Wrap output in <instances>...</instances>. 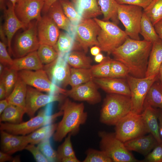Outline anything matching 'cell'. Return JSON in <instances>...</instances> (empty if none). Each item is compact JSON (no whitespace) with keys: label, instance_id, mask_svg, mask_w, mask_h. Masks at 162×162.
I'll list each match as a JSON object with an SVG mask.
<instances>
[{"label":"cell","instance_id":"cell-1","mask_svg":"<svg viewBox=\"0 0 162 162\" xmlns=\"http://www.w3.org/2000/svg\"><path fill=\"white\" fill-rule=\"evenodd\" d=\"M152 43L144 40H136L128 37L112 53L115 59L123 64L129 74L134 77L146 76Z\"/></svg>","mask_w":162,"mask_h":162},{"label":"cell","instance_id":"cell-2","mask_svg":"<svg viewBox=\"0 0 162 162\" xmlns=\"http://www.w3.org/2000/svg\"><path fill=\"white\" fill-rule=\"evenodd\" d=\"M83 103H76L66 98L61 107L63 111L62 118L57 124L53 136L54 141L60 142L68 134H76L80 126L84 124L88 115L84 110Z\"/></svg>","mask_w":162,"mask_h":162},{"label":"cell","instance_id":"cell-3","mask_svg":"<svg viewBox=\"0 0 162 162\" xmlns=\"http://www.w3.org/2000/svg\"><path fill=\"white\" fill-rule=\"evenodd\" d=\"M132 104L130 97L109 94L104 99L101 109L100 122L107 125H115L131 112Z\"/></svg>","mask_w":162,"mask_h":162},{"label":"cell","instance_id":"cell-4","mask_svg":"<svg viewBox=\"0 0 162 162\" xmlns=\"http://www.w3.org/2000/svg\"><path fill=\"white\" fill-rule=\"evenodd\" d=\"M94 19L101 28L97 37L99 46L101 51L108 54H111L129 37L125 31L113 22L101 20L96 18Z\"/></svg>","mask_w":162,"mask_h":162},{"label":"cell","instance_id":"cell-5","mask_svg":"<svg viewBox=\"0 0 162 162\" xmlns=\"http://www.w3.org/2000/svg\"><path fill=\"white\" fill-rule=\"evenodd\" d=\"M47 112V110H41L36 116L27 121L18 124L0 122V130L15 135H26L42 127L52 124L56 118L63 113L61 110L54 114L48 115Z\"/></svg>","mask_w":162,"mask_h":162},{"label":"cell","instance_id":"cell-6","mask_svg":"<svg viewBox=\"0 0 162 162\" xmlns=\"http://www.w3.org/2000/svg\"><path fill=\"white\" fill-rule=\"evenodd\" d=\"M115 126L116 136L124 143L149 133L141 114L131 111Z\"/></svg>","mask_w":162,"mask_h":162},{"label":"cell","instance_id":"cell-7","mask_svg":"<svg viewBox=\"0 0 162 162\" xmlns=\"http://www.w3.org/2000/svg\"><path fill=\"white\" fill-rule=\"evenodd\" d=\"M100 148L114 162H137L136 159L124 146V143L118 139L114 133L100 131Z\"/></svg>","mask_w":162,"mask_h":162},{"label":"cell","instance_id":"cell-8","mask_svg":"<svg viewBox=\"0 0 162 162\" xmlns=\"http://www.w3.org/2000/svg\"><path fill=\"white\" fill-rule=\"evenodd\" d=\"M125 78L131 92V111L141 114L147 93L152 84L158 80V75L139 78L129 74Z\"/></svg>","mask_w":162,"mask_h":162},{"label":"cell","instance_id":"cell-9","mask_svg":"<svg viewBox=\"0 0 162 162\" xmlns=\"http://www.w3.org/2000/svg\"><path fill=\"white\" fill-rule=\"evenodd\" d=\"M142 9L135 5L118 4V19L124 27V31L128 36L132 39L140 40L139 34Z\"/></svg>","mask_w":162,"mask_h":162},{"label":"cell","instance_id":"cell-10","mask_svg":"<svg viewBox=\"0 0 162 162\" xmlns=\"http://www.w3.org/2000/svg\"><path fill=\"white\" fill-rule=\"evenodd\" d=\"M18 76L27 85L49 94L62 93L64 89L54 84L44 69L37 70H22L18 71Z\"/></svg>","mask_w":162,"mask_h":162},{"label":"cell","instance_id":"cell-11","mask_svg":"<svg viewBox=\"0 0 162 162\" xmlns=\"http://www.w3.org/2000/svg\"><path fill=\"white\" fill-rule=\"evenodd\" d=\"M37 20L31 23L16 38L12 53L16 58L23 57L36 51L39 45L37 37Z\"/></svg>","mask_w":162,"mask_h":162},{"label":"cell","instance_id":"cell-12","mask_svg":"<svg viewBox=\"0 0 162 162\" xmlns=\"http://www.w3.org/2000/svg\"><path fill=\"white\" fill-rule=\"evenodd\" d=\"M100 29L99 25L92 19L81 20L76 25L75 39L85 53L89 47L99 46L97 37Z\"/></svg>","mask_w":162,"mask_h":162},{"label":"cell","instance_id":"cell-13","mask_svg":"<svg viewBox=\"0 0 162 162\" xmlns=\"http://www.w3.org/2000/svg\"><path fill=\"white\" fill-rule=\"evenodd\" d=\"M61 99L57 94H44L34 88L27 86L25 106L26 113L32 118L40 108Z\"/></svg>","mask_w":162,"mask_h":162},{"label":"cell","instance_id":"cell-14","mask_svg":"<svg viewBox=\"0 0 162 162\" xmlns=\"http://www.w3.org/2000/svg\"><path fill=\"white\" fill-rule=\"evenodd\" d=\"M44 68L52 83L56 86L62 88L69 85L70 68L66 57L64 58L59 55L56 60L46 65Z\"/></svg>","mask_w":162,"mask_h":162},{"label":"cell","instance_id":"cell-15","mask_svg":"<svg viewBox=\"0 0 162 162\" xmlns=\"http://www.w3.org/2000/svg\"><path fill=\"white\" fill-rule=\"evenodd\" d=\"M44 0H20L14 6L15 14L19 19L27 26L32 20H39Z\"/></svg>","mask_w":162,"mask_h":162},{"label":"cell","instance_id":"cell-16","mask_svg":"<svg viewBox=\"0 0 162 162\" xmlns=\"http://www.w3.org/2000/svg\"><path fill=\"white\" fill-rule=\"evenodd\" d=\"M98 87L92 80L66 91L65 95L76 101L96 104L100 102L101 100Z\"/></svg>","mask_w":162,"mask_h":162},{"label":"cell","instance_id":"cell-17","mask_svg":"<svg viewBox=\"0 0 162 162\" xmlns=\"http://www.w3.org/2000/svg\"><path fill=\"white\" fill-rule=\"evenodd\" d=\"M37 30L40 44L55 46L60 33L59 28L48 15L37 20Z\"/></svg>","mask_w":162,"mask_h":162},{"label":"cell","instance_id":"cell-18","mask_svg":"<svg viewBox=\"0 0 162 162\" xmlns=\"http://www.w3.org/2000/svg\"><path fill=\"white\" fill-rule=\"evenodd\" d=\"M4 11L5 21L3 29L7 37L9 52L11 54V43L13 36L18 30L26 28L27 26L18 18L15 12L14 7L10 1L7 2Z\"/></svg>","mask_w":162,"mask_h":162},{"label":"cell","instance_id":"cell-19","mask_svg":"<svg viewBox=\"0 0 162 162\" xmlns=\"http://www.w3.org/2000/svg\"><path fill=\"white\" fill-rule=\"evenodd\" d=\"M93 80L98 87L109 94L131 96L130 90L126 79L107 77L94 78Z\"/></svg>","mask_w":162,"mask_h":162},{"label":"cell","instance_id":"cell-20","mask_svg":"<svg viewBox=\"0 0 162 162\" xmlns=\"http://www.w3.org/2000/svg\"><path fill=\"white\" fill-rule=\"evenodd\" d=\"M158 143L151 134L124 142L125 146L129 151L137 152L145 156L151 151Z\"/></svg>","mask_w":162,"mask_h":162},{"label":"cell","instance_id":"cell-21","mask_svg":"<svg viewBox=\"0 0 162 162\" xmlns=\"http://www.w3.org/2000/svg\"><path fill=\"white\" fill-rule=\"evenodd\" d=\"M141 114L149 133L153 136L158 143L162 142L159 134L158 121V110L149 105L144 104L143 111Z\"/></svg>","mask_w":162,"mask_h":162},{"label":"cell","instance_id":"cell-22","mask_svg":"<svg viewBox=\"0 0 162 162\" xmlns=\"http://www.w3.org/2000/svg\"><path fill=\"white\" fill-rule=\"evenodd\" d=\"M44 67L36 51L14 59L13 64L10 67L18 71L22 70H37L43 69Z\"/></svg>","mask_w":162,"mask_h":162},{"label":"cell","instance_id":"cell-23","mask_svg":"<svg viewBox=\"0 0 162 162\" xmlns=\"http://www.w3.org/2000/svg\"><path fill=\"white\" fill-rule=\"evenodd\" d=\"M47 13L59 28L65 30L71 35L73 24L64 14L59 0L50 6Z\"/></svg>","mask_w":162,"mask_h":162},{"label":"cell","instance_id":"cell-24","mask_svg":"<svg viewBox=\"0 0 162 162\" xmlns=\"http://www.w3.org/2000/svg\"><path fill=\"white\" fill-rule=\"evenodd\" d=\"M162 64V41L160 39L152 43L146 77L158 75Z\"/></svg>","mask_w":162,"mask_h":162},{"label":"cell","instance_id":"cell-25","mask_svg":"<svg viewBox=\"0 0 162 162\" xmlns=\"http://www.w3.org/2000/svg\"><path fill=\"white\" fill-rule=\"evenodd\" d=\"M82 20L96 18L102 14L97 0H74Z\"/></svg>","mask_w":162,"mask_h":162},{"label":"cell","instance_id":"cell-26","mask_svg":"<svg viewBox=\"0 0 162 162\" xmlns=\"http://www.w3.org/2000/svg\"><path fill=\"white\" fill-rule=\"evenodd\" d=\"M27 87L26 84L19 77L11 93L6 98L9 104L25 109Z\"/></svg>","mask_w":162,"mask_h":162},{"label":"cell","instance_id":"cell-27","mask_svg":"<svg viewBox=\"0 0 162 162\" xmlns=\"http://www.w3.org/2000/svg\"><path fill=\"white\" fill-rule=\"evenodd\" d=\"M26 113L24 109L9 104L0 115V122L18 124L23 122V116Z\"/></svg>","mask_w":162,"mask_h":162},{"label":"cell","instance_id":"cell-28","mask_svg":"<svg viewBox=\"0 0 162 162\" xmlns=\"http://www.w3.org/2000/svg\"><path fill=\"white\" fill-rule=\"evenodd\" d=\"M57 124H51L42 127L31 134L26 135L29 144L36 145L53 135Z\"/></svg>","mask_w":162,"mask_h":162},{"label":"cell","instance_id":"cell-29","mask_svg":"<svg viewBox=\"0 0 162 162\" xmlns=\"http://www.w3.org/2000/svg\"><path fill=\"white\" fill-rule=\"evenodd\" d=\"M85 53L76 51L70 52L66 57L68 64L75 68L90 69L92 66V60Z\"/></svg>","mask_w":162,"mask_h":162},{"label":"cell","instance_id":"cell-30","mask_svg":"<svg viewBox=\"0 0 162 162\" xmlns=\"http://www.w3.org/2000/svg\"><path fill=\"white\" fill-rule=\"evenodd\" d=\"M98 3L103 15V20L108 21L111 20L117 24L119 23L117 14L118 4L115 0H98Z\"/></svg>","mask_w":162,"mask_h":162},{"label":"cell","instance_id":"cell-31","mask_svg":"<svg viewBox=\"0 0 162 162\" xmlns=\"http://www.w3.org/2000/svg\"><path fill=\"white\" fill-rule=\"evenodd\" d=\"M90 69L70 68L69 85L72 88L93 80Z\"/></svg>","mask_w":162,"mask_h":162},{"label":"cell","instance_id":"cell-32","mask_svg":"<svg viewBox=\"0 0 162 162\" xmlns=\"http://www.w3.org/2000/svg\"><path fill=\"white\" fill-rule=\"evenodd\" d=\"M29 144L27 135H18L12 134L7 144L1 148L2 151L12 154L25 149Z\"/></svg>","mask_w":162,"mask_h":162},{"label":"cell","instance_id":"cell-33","mask_svg":"<svg viewBox=\"0 0 162 162\" xmlns=\"http://www.w3.org/2000/svg\"><path fill=\"white\" fill-rule=\"evenodd\" d=\"M156 81L149 89L144 104L162 109V85L159 81Z\"/></svg>","mask_w":162,"mask_h":162},{"label":"cell","instance_id":"cell-34","mask_svg":"<svg viewBox=\"0 0 162 162\" xmlns=\"http://www.w3.org/2000/svg\"><path fill=\"white\" fill-rule=\"evenodd\" d=\"M140 33L144 40L152 43L159 39L154 26L143 12L140 22Z\"/></svg>","mask_w":162,"mask_h":162},{"label":"cell","instance_id":"cell-35","mask_svg":"<svg viewBox=\"0 0 162 162\" xmlns=\"http://www.w3.org/2000/svg\"><path fill=\"white\" fill-rule=\"evenodd\" d=\"M0 76V79L2 80L5 87L6 98L11 93L18 79V71L6 66Z\"/></svg>","mask_w":162,"mask_h":162},{"label":"cell","instance_id":"cell-36","mask_svg":"<svg viewBox=\"0 0 162 162\" xmlns=\"http://www.w3.org/2000/svg\"><path fill=\"white\" fill-rule=\"evenodd\" d=\"M143 12L154 26L162 20V0H153Z\"/></svg>","mask_w":162,"mask_h":162},{"label":"cell","instance_id":"cell-37","mask_svg":"<svg viewBox=\"0 0 162 162\" xmlns=\"http://www.w3.org/2000/svg\"><path fill=\"white\" fill-rule=\"evenodd\" d=\"M38 56L43 64L47 65L52 63L58 58L59 54L51 46L40 44L37 51Z\"/></svg>","mask_w":162,"mask_h":162},{"label":"cell","instance_id":"cell-38","mask_svg":"<svg viewBox=\"0 0 162 162\" xmlns=\"http://www.w3.org/2000/svg\"><path fill=\"white\" fill-rule=\"evenodd\" d=\"M112 59L109 57H105L102 61L98 64L92 66L90 69L93 77L101 78L109 77Z\"/></svg>","mask_w":162,"mask_h":162},{"label":"cell","instance_id":"cell-39","mask_svg":"<svg viewBox=\"0 0 162 162\" xmlns=\"http://www.w3.org/2000/svg\"><path fill=\"white\" fill-rule=\"evenodd\" d=\"M74 44L71 34L68 32L60 33L54 49L59 55H62L70 51Z\"/></svg>","mask_w":162,"mask_h":162},{"label":"cell","instance_id":"cell-40","mask_svg":"<svg viewBox=\"0 0 162 162\" xmlns=\"http://www.w3.org/2000/svg\"><path fill=\"white\" fill-rule=\"evenodd\" d=\"M71 134L68 135L63 143L58 147L56 151L58 162H61L66 158L76 157L71 141Z\"/></svg>","mask_w":162,"mask_h":162},{"label":"cell","instance_id":"cell-41","mask_svg":"<svg viewBox=\"0 0 162 162\" xmlns=\"http://www.w3.org/2000/svg\"><path fill=\"white\" fill-rule=\"evenodd\" d=\"M65 15L73 25H76L81 20V17L75 5L69 0H58Z\"/></svg>","mask_w":162,"mask_h":162},{"label":"cell","instance_id":"cell-42","mask_svg":"<svg viewBox=\"0 0 162 162\" xmlns=\"http://www.w3.org/2000/svg\"><path fill=\"white\" fill-rule=\"evenodd\" d=\"M86 157L83 162H112V159L104 151L90 148L86 152Z\"/></svg>","mask_w":162,"mask_h":162},{"label":"cell","instance_id":"cell-43","mask_svg":"<svg viewBox=\"0 0 162 162\" xmlns=\"http://www.w3.org/2000/svg\"><path fill=\"white\" fill-rule=\"evenodd\" d=\"M129 74L128 68L122 63L112 59L109 77L115 78H126Z\"/></svg>","mask_w":162,"mask_h":162},{"label":"cell","instance_id":"cell-44","mask_svg":"<svg viewBox=\"0 0 162 162\" xmlns=\"http://www.w3.org/2000/svg\"><path fill=\"white\" fill-rule=\"evenodd\" d=\"M38 146L49 162H58L56 151L52 146L50 139L40 142Z\"/></svg>","mask_w":162,"mask_h":162},{"label":"cell","instance_id":"cell-45","mask_svg":"<svg viewBox=\"0 0 162 162\" xmlns=\"http://www.w3.org/2000/svg\"><path fill=\"white\" fill-rule=\"evenodd\" d=\"M146 162H162V142L158 143L142 160Z\"/></svg>","mask_w":162,"mask_h":162},{"label":"cell","instance_id":"cell-46","mask_svg":"<svg viewBox=\"0 0 162 162\" xmlns=\"http://www.w3.org/2000/svg\"><path fill=\"white\" fill-rule=\"evenodd\" d=\"M0 62L4 65L10 67L13 62L7 50L5 43L2 41L0 42Z\"/></svg>","mask_w":162,"mask_h":162},{"label":"cell","instance_id":"cell-47","mask_svg":"<svg viewBox=\"0 0 162 162\" xmlns=\"http://www.w3.org/2000/svg\"><path fill=\"white\" fill-rule=\"evenodd\" d=\"M25 149L28 151L32 154L37 162H49L38 147L35 146V145L29 144L26 146Z\"/></svg>","mask_w":162,"mask_h":162},{"label":"cell","instance_id":"cell-48","mask_svg":"<svg viewBox=\"0 0 162 162\" xmlns=\"http://www.w3.org/2000/svg\"><path fill=\"white\" fill-rule=\"evenodd\" d=\"M119 4L135 5L142 8L143 9L146 8L153 0H115Z\"/></svg>","mask_w":162,"mask_h":162},{"label":"cell","instance_id":"cell-49","mask_svg":"<svg viewBox=\"0 0 162 162\" xmlns=\"http://www.w3.org/2000/svg\"><path fill=\"white\" fill-rule=\"evenodd\" d=\"M13 158L11 154L2 151L0 152V162H4L7 161H13Z\"/></svg>","mask_w":162,"mask_h":162},{"label":"cell","instance_id":"cell-50","mask_svg":"<svg viewBox=\"0 0 162 162\" xmlns=\"http://www.w3.org/2000/svg\"><path fill=\"white\" fill-rule=\"evenodd\" d=\"M154 26L159 39L162 41V20L158 22Z\"/></svg>","mask_w":162,"mask_h":162},{"label":"cell","instance_id":"cell-51","mask_svg":"<svg viewBox=\"0 0 162 162\" xmlns=\"http://www.w3.org/2000/svg\"><path fill=\"white\" fill-rule=\"evenodd\" d=\"M58 0H44V6L42 11L44 13H47L50 6L54 2Z\"/></svg>","mask_w":162,"mask_h":162},{"label":"cell","instance_id":"cell-52","mask_svg":"<svg viewBox=\"0 0 162 162\" xmlns=\"http://www.w3.org/2000/svg\"><path fill=\"white\" fill-rule=\"evenodd\" d=\"M6 92L5 86L2 80H0V99L6 98Z\"/></svg>","mask_w":162,"mask_h":162},{"label":"cell","instance_id":"cell-53","mask_svg":"<svg viewBox=\"0 0 162 162\" xmlns=\"http://www.w3.org/2000/svg\"><path fill=\"white\" fill-rule=\"evenodd\" d=\"M9 104L8 101L6 98L0 100V115L2 113Z\"/></svg>","mask_w":162,"mask_h":162},{"label":"cell","instance_id":"cell-54","mask_svg":"<svg viewBox=\"0 0 162 162\" xmlns=\"http://www.w3.org/2000/svg\"><path fill=\"white\" fill-rule=\"evenodd\" d=\"M101 51L100 47L98 46H92L90 49V52L91 54L94 56H95L100 53Z\"/></svg>","mask_w":162,"mask_h":162},{"label":"cell","instance_id":"cell-55","mask_svg":"<svg viewBox=\"0 0 162 162\" xmlns=\"http://www.w3.org/2000/svg\"><path fill=\"white\" fill-rule=\"evenodd\" d=\"M62 162H80V161L76 157H71L63 159Z\"/></svg>","mask_w":162,"mask_h":162},{"label":"cell","instance_id":"cell-56","mask_svg":"<svg viewBox=\"0 0 162 162\" xmlns=\"http://www.w3.org/2000/svg\"><path fill=\"white\" fill-rule=\"evenodd\" d=\"M105 58V57H104L102 54L100 53L95 56L94 59L96 62L100 63Z\"/></svg>","mask_w":162,"mask_h":162},{"label":"cell","instance_id":"cell-57","mask_svg":"<svg viewBox=\"0 0 162 162\" xmlns=\"http://www.w3.org/2000/svg\"><path fill=\"white\" fill-rule=\"evenodd\" d=\"M158 79L159 80V82L162 85V64H161L160 69L158 75Z\"/></svg>","mask_w":162,"mask_h":162},{"label":"cell","instance_id":"cell-58","mask_svg":"<svg viewBox=\"0 0 162 162\" xmlns=\"http://www.w3.org/2000/svg\"><path fill=\"white\" fill-rule=\"evenodd\" d=\"M7 3L6 2V0H0V8L4 10L6 9L7 7Z\"/></svg>","mask_w":162,"mask_h":162},{"label":"cell","instance_id":"cell-59","mask_svg":"<svg viewBox=\"0 0 162 162\" xmlns=\"http://www.w3.org/2000/svg\"><path fill=\"white\" fill-rule=\"evenodd\" d=\"M158 119L159 121V125L162 126V109H158Z\"/></svg>","mask_w":162,"mask_h":162},{"label":"cell","instance_id":"cell-60","mask_svg":"<svg viewBox=\"0 0 162 162\" xmlns=\"http://www.w3.org/2000/svg\"><path fill=\"white\" fill-rule=\"evenodd\" d=\"M20 157L19 156H17L14 158H13L12 162H20Z\"/></svg>","mask_w":162,"mask_h":162},{"label":"cell","instance_id":"cell-61","mask_svg":"<svg viewBox=\"0 0 162 162\" xmlns=\"http://www.w3.org/2000/svg\"><path fill=\"white\" fill-rule=\"evenodd\" d=\"M159 133L160 136L162 140V126H159Z\"/></svg>","mask_w":162,"mask_h":162},{"label":"cell","instance_id":"cell-62","mask_svg":"<svg viewBox=\"0 0 162 162\" xmlns=\"http://www.w3.org/2000/svg\"><path fill=\"white\" fill-rule=\"evenodd\" d=\"M20 0H9L14 7L16 4Z\"/></svg>","mask_w":162,"mask_h":162}]
</instances>
